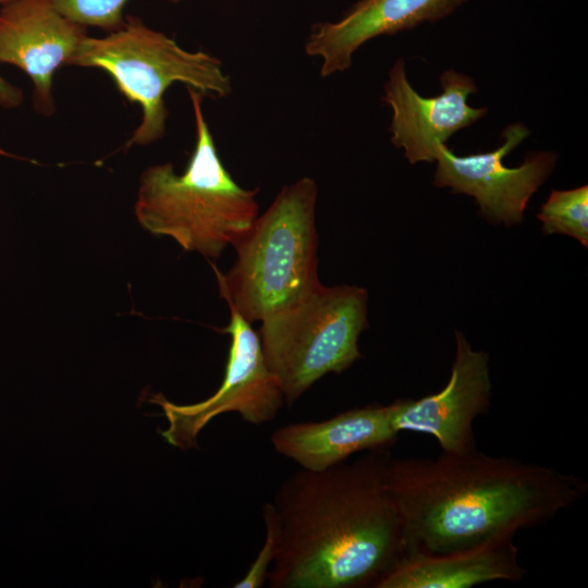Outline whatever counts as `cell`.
<instances>
[{"mask_svg":"<svg viewBox=\"0 0 588 588\" xmlns=\"http://www.w3.org/2000/svg\"><path fill=\"white\" fill-rule=\"evenodd\" d=\"M390 448L322 470L299 468L271 505L278 548L270 588L376 587L404 554L402 522L387 485Z\"/></svg>","mask_w":588,"mask_h":588,"instance_id":"6da1fadb","label":"cell"},{"mask_svg":"<svg viewBox=\"0 0 588 588\" xmlns=\"http://www.w3.org/2000/svg\"><path fill=\"white\" fill-rule=\"evenodd\" d=\"M387 485L404 554H444L514 538L588 494V482L572 473L478 449L442 451L436 458L392 456Z\"/></svg>","mask_w":588,"mask_h":588,"instance_id":"7a4b0ae2","label":"cell"},{"mask_svg":"<svg viewBox=\"0 0 588 588\" xmlns=\"http://www.w3.org/2000/svg\"><path fill=\"white\" fill-rule=\"evenodd\" d=\"M196 142L182 174L172 162L146 168L134 207L138 224L156 236L171 237L186 252L218 259L259 215L258 188L240 186L223 166L203 112L204 96L187 88Z\"/></svg>","mask_w":588,"mask_h":588,"instance_id":"3957f363","label":"cell"},{"mask_svg":"<svg viewBox=\"0 0 588 588\" xmlns=\"http://www.w3.org/2000/svg\"><path fill=\"white\" fill-rule=\"evenodd\" d=\"M316 200L310 177L283 186L233 245L236 261L229 271L212 265L220 296L248 322L284 310L320 283Z\"/></svg>","mask_w":588,"mask_h":588,"instance_id":"277c9868","label":"cell"},{"mask_svg":"<svg viewBox=\"0 0 588 588\" xmlns=\"http://www.w3.org/2000/svg\"><path fill=\"white\" fill-rule=\"evenodd\" d=\"M68 65L105 71L130 102L139 105L140 123L126 148L150 145L164 135L169 115L164 94L173 84L215 99L232 91L231 77L217 57L185 50L134 15L125 16L123 26L105 37L86 35Z\"/></svg>","mask_w":588,"mask_h":588,"instance_id":"5b68a950","label":"cell"},{"mask_svg":"<svg viewBox=\"0 0 588 588\" xmlns=\"http://www.w3.org/2000/svg\"><path fill=\"white\" fill-rule=\"evenodd\" d=\"M368 294L356 285L321 282L295 304L264 321L258 332L268 368L289 406L320 378L341 373L363 355Z\"/></svg>","mask_w":588,"mask_h":588,"instance_id":"8992f818","label":"cell"},{"mask_svg":"<svg viewBox=\"0 0 588 588\" xmlns=\"http://www.w3.org/2000/svg\"><path fill=\"white\" fill-rule=\"evenodd\" d=\"M223 332L231 335L228 363L219 389L207 400L180 405L156 394L169 426L160 431L171 445L187 450L197 446L199 432L217 416L236 413L243 420L261 425L275 418L284 404L281 384L268 368L258 332L234 308Z\"/></svg>","mask_w":588,"mask_h":588,"instance_id":"52a82bcc","label":"cell"},{"mask_svg":"<svg viewBox=\"0 0 588 588\" xmlns=\"http://www.w3.org/2000/svg\"><path fill=\"white\" fill-rule=\"evenodd\" d=\"M530 131L523 123L504 128L502 145L488 152L455 155L445 144L437 149L433 184L475 198L479 215L493 224H519L531 196L552 173L556 155L552 151L528 154L522 164L506 167L503 159Z\"/></svg>","mask_w":588,"mask_h":588,"instance_id":"ba28073f","label":"cell"},{"mask_svg":"<svg viewBox=\"0 0 588 588\" xmlns=\"http://www.w3.org/2000/svg\"><path fill=\"white\" fill-rule=\"evenodd\" d=\"M456 352L450 379L439 392L418 400L391 404L394 429L434 437L443 452L464 453L477 449L474 420L489 412L491 380L489 355L473 350L462 332H455Z\"/></svg>","mask_w":588,"mask_h":588,"instance_id":"9c48e42d","label":"cell"},{"mask_svg":"<svg viewBox=\"0 0 588 588\" xmlns=\"http://www.w3.org/2000/svg\"><path fill=\"white\" fill-rule=\"evenodd\" d=\"M441 94L424 97L411 85L403 59L388 74L382 100L392 110L389 127L392 144L404 150L412 163L434 162L437 149L456 132L487 114V108H474L468 97L477 91L468 75L448 70L440 76Z\"/></svg>","mask_w":588,"mask_h":588,"instance_id":"30bf717a","label":"cell"},{"mask_svg":"<svg viewBox=\"0 0 588 588\" xmlns=\"http://www.w3.org/2000/svg\"><path fill=\"white\" fill-rule=\"evenodd\" d=\"M86 27L63 16L52 0H9L0 8V63L22 70L34 85L33 103L49 117L56 111V71L69 64Z\"/></svg>","mask_w":588,"mask_h":588,"instance_id":"8fae6325","label":"cell"},{"mask_svg":"<svg viewBox=\"0 0 588 588\" xmlns=\"http://www.w3.org/2000/svg\"><path fill=\"white\" fill-rule=\"evenodd\" d=\"M466 0H359L340 20L313 25L305 52L321 59L320 76L343 72L368 40L437 22Z\"/></svg>","mask_w":588,"mask_h":588,"instance_id":"7c38bea8","label":"cell"},{"mask_svg":"<svg viewBox=\"0 0 588 588\" xmlns=\"http://www.w3.org/2000/svg\"><path fill=\"white\" fill-rule=\"evenodd\" d=\"M399 432L392 422L391 404L352 408L321 421L282 426L270 437L277 453L301 468L322 470L355 453L391 448Z\"/></svg>","mask_w":588,"mask_h":588,"instance_id":"4fadbf2b","label":"cell"},{"mask_svg":"<svg viewBox=\"0 0 588 588\" xmlns=\"http://www.w3.org/2000/svg\"><path fill=\"white\" fill-rule=\"evenodd\" d=\"M514 538L444 554L406 553L375 588H469L526 575Z\"/></svg>","mask_w":588,"mask_h":588,"instance_id":"5bb4252c","label":"cell"},{"mask_svg":"<svg viewBox=\"0 0 588 588\" xmlns=\"http://www.w3.org/2000/svg\"><path fill=\"white\" fill-rule=\"evenodd\" d=\"M537 218L543 234H563L588 245V186L553 189L541 205Z\"/></svg>","mask_w":588,"mask_h":588,"instance_id":"9a60e30c","label":"cell"},{"mask_svg":"<svg viewBox=\"0 0 588 588\" xmlns=\"http://www.w3.org/2000/svg\"><path fill=\"white\" fill-rule=\"evenodd\" d=\"M56 9L70 21L82 25L96 26L112 33L124 22L123 9L130 0H52ZM177 3L183 0H168Z\"/></svg>","mask_w":588,"mask_h":588,"instance_id":"2e32d148","label":"cell"},{"mask_svg":"<svg viewBox=\"0 0 588 588\" xmlns=\"http://www.w3.org/2000/svg\"><path fill=\"white\" fill-rule=\"evenodd\" d=\"M262 518L266 528L264 544L244 577L235 583V588H260L267 581L278 548V523L271 502L265 503Z\"/></svg>","mask_w":588,"mask_h":588,"instance_id":"e0dca14e","label":"cell"},{"mask_svg":"<svg viewBox=\"0 0 588 588\" xmlns=\"http://www.w3.org/2000/svg\"><path fill=\"white\" fill-rule=\"evenodd\" d=\"M23 101V90L0 74V108L16 109Z\"/></svg>","mask_w":588,"mask_h":588,"instance_id":"ac0fdd59","label":"cell"},{"mask_svg":"<svg viewBox=\"0 0 588 588\" xmlns=\"http://www.w3.org/2000/svg\"><path fill=\"white\" fill-rule=\"evenodd\" d=\"M7 1H9V0H0V4H3V3H5Z\"/></svg>","mask_w":588,"mask_h":588,"instance_id":"d6986e66","label":"cell"}]
</instances>
